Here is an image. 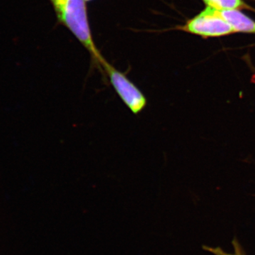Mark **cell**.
Here are the masks:
<instances>
[{"label": "cell", "instance_id": "obj_2", "mask_svg": "<svg viewBox=\"0 0 255 255\" xmlns=\"http://www.w3.org/2000/svg\"><path fill=\"white\" fill-rule=\"evenodd\" d=\"M102 72L132 114L137 115L145 110L147 105V97L125 73L114 68L106 59L102 63Z\"/></svg>", "mask_w": 255, "mask_h": 255}, {"label": "cell", "instance_id": "obj_6", "mask_svg": "<svg viewBox=\"0 0 255 255\" xmlns=\"http://www.w3.org/2000/svg\"><path fill=\"white\" fill-rule=\"evenodd\" d=\"M233 247L234 249V252L233 253H227L219 247L212 248V247L204 246L203 248L204 251L209 252L214 255H246L244 250L242 248L241 245L240 244L237 239L233 240Z\"/></svg>", "mask_w": 255, "mask_h": 255}, {"label": "cell", "instance_id": "obj_3", "mask_svg": "<svg viewBox=\"0 0 255 255\" xmlns=\"http://www.w3.org/2000/svg\"><path fill=\"white\" fill-rule=\"evenodd\" d=\"M176 29L204 38L226 36L235 33L221 11L207 6L184 25L176 27Z\"/></svg>", "mask_w": 255, "mask_h": 255}, {"label": "cell", "instance_id": "obj_1", "mask_svg": "<svg viewBox=\"0 0 255 255\" xmlns=\"http://www.w3.org/2000/svg\"><path fill=\"white\" fill-rule=\"evenodd\" d=\"M58 23L63 25L75 36L91 55L92 64L102 72L105 58L96 46L89 24L85 0H50Z\"/></svg>", "mask_w": 255, "mask_h": 255}, {"label": "cell", "instance_id": "obj_7", "mask_svg": "<svg viewBox=\"0 0 255 255\" xmlns=\"http://www.w3.org/2000/svg\"><path fill=\"white\" fill-rule=\"evenodd\" d=\"M86 1H92V0H85Z\"/></svg>", "mask_w": 255, "mask_h": 255}, {"label": "cell", "instance_id": "obj_5", "mask_svg": "<svg viewBox=\"0 0 255 255\" xmlns=\"http://www.w3.org/2000/svg\"><path fill=\"white\" fill-rule=\"evenodd\" d=\"M207 7L225 11L232 9L252 10L253 8L244 0H202Z\"/></svg>", "mask_w": 255, "mask_h": 255}, {"label": "cell", "instance_id": "obj_4", "mask_svg": "<svg viewBox=\"0 0 255 255\" xmlns=\"http://www.w3.org/2000/svg\"><path fill=\"white\" fill-rule=\"evenodd\" d=\"M223 18L232 27L235 33L255 34V21L240 9L220 11Z\"/></svg>", "mask_w": 255, "mask_h": 255}]
</instances>
